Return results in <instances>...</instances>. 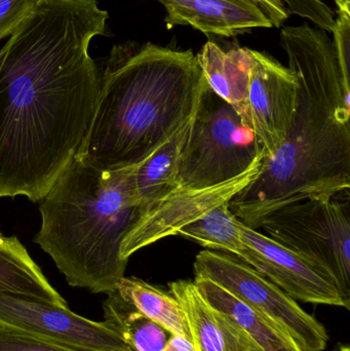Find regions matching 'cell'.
Listing matches in <instances>:
<instances>
[{"label": "cell", "instance_id": "1", "mask_svg": "<svg viewBox=\"0 0 350 351\" xmlns=\"http://www.w3.org/2000/svg\"><path fill=\"white\" fill-rule=\"evenodd\" d=\"M97 0H38L0 49V198L40 202L74 160L94 117L106 33Z\"/></svg>", "mask_w": 350, "mask_h": 351}, {"label": "cell", "instance_id": "2", "mask_svg": "<svg viewBox=\"0 0 350 351\" xmlns=\"http://www.w3.org/2000/svg\"><path fill=\"white\" fill-rule=\"evenodd\" d=\"M207 86L191 49L151 43L114 45L74 158L106 172L139 166L190 121Z\"/></svg>", "mask_w": 350, "mask_h": 351}, {"label": "cell", "instance_id": "3", "mask_svg": "<svg viewBox=\"0 0 350 351\" xmlns=\"http://www.w3.org/2000/svg\"><path fill=\"white\" fill-rule=\"evenodd\" d=\"M138 166L99 171L74 158L40 200L34 237L68 284L109 294L125 278L121 245L141 216L134 174Z\"/></svg>", "mask_w": 350, "mask_h": 351}, {"label": "cell", "instance_id": "4", "mask_svg": "<svg viewBox=\"0 0 350 351\" xmlns=\"http://www.w3.org/2000/svg\"><path fill=\"white\" fill-rule=\"evenodd\" d=\"M349 187L350 119L299 90L287 140L263 158L256 179L230 200L229 208L242 224L258 230L267 216L284 206L349 194Z\"/></svg>", "mask_w": 350, "mask_h": 351}, {"label": "cell", "instance_id": "5", "mask_svg": "<svg viewBox=\"0 0 350 351\" xmlns=\"http://www.w3.org/2000/svg\"><path fill=\"white\" fill-rule=\"evenodd\" d=\"M263 154L264 147L254 132L207 86L181 154L179 188L197 189L229 181Z\"/></svg>", "mask_w": 350, "mask_h": 351}, {"label": "cell", "instance_id": "6", "mask_svg": "<svg viewBox=\"0 0 350 351\" xmlns=\"http://www.w3.org/2000/svg\"><path fill=\"white\" fill-rule=\"evenodd\" d=\"M258 229L334 280L350 299V222L335 197L318 196L271 213Z\"/></svg>", "mask_w": 350, "mask_h": 351}, {"label": "cell", "instance_id": "7", "mask_svg": "<svg viewBox=\"0 0 350 351\" xmlns=\"http://www.w3.org/2000/svg\"><path fill=\"white\" fill-rule=\"evenodd\" d=\"M195 276L208 278L232 296L277 324L306 351H324L326 328L291 296L240 258L225 252L203 250L197 254Z\"/></svg>", "mask_w": 350, "mask_h": 351}, {"label": "cell", "instance_id": "8", "mask_svg": "<svg viewBox=\"0 0 350 351\" xmlns=\"http://www.w3.org/2000/svg\"><path fill=\"white\" fill-rule=\"evenodd\" d=\"M0 326L74 351H133L105 322L14 293L0 292Z\"/></svg>", "mask_w": 350, "mask_h": 351}, {"label": "cell", "instance_id": "9", "mask_svg": "<svg viewBox=\"0 0 350 351\" xmlns=\"http://www.w3.org/2000/svg\"><path fill=\"white\" fill-rule=\"evenodd\" d=\"M265 156L261 154L246 172L229 181L197 189L178 188L148 206L125 237L121 245V258L129 261V257L139 250L164 237L178 234L181 228L205 213L221 204H229L236 194L256 179Z\"/></svg>", "mask_w": 350, "mask_h": 351}, {"label": "cell", "instance_id": "10", "mask_svg": "<svg viewBox=\"0 0 350 351\" xmlns=\"http://www.w3.org/2000/svg\"><path fill=\"white\" fill-rule=\"evenodd\" d=\"M245 249L240 259L252 266L294 300L349 309L334 280L294 252L240 223Z\"/></svg>", "mask_w": 350, "mask_h": 351}, {"label": "cell", "instance_id": "11", "mask_svg": "<svg viewBox=\"0 0 350 351\" xmlns=\"http://www.w3.org/2000/svg\"><path fill=\"white\" fill-rule=\"evenodd\" d=\"M249 84L251 129L271 156L289 136L298 106L299 84L289 67L254 51Z\"/></svg>", "mask_w": 350, "mask_h": 351}, {"label": "cell", "instance_id": "12", "mask_svg": "<svg viewBox=\"0 0 350 351\" xmlns=\"http://www.w3.org/2000/svg\"><path fill=\"white\" fill-rule=\"evenodd\" d=\"M166 8V28L191 26L205 35L234 37L273 23L253 0H158Z\"/></svg>", "mask_w": 350, "mask_h": 351}, {"label": "cell", "instance_id": "13", "mask_svg": "<svg viewBox=\"0 0 350 351\" xmlns=\"http://www.w3.org/2000/svg\"><path fill=\"white\" fill-rule=\"evenodd\" d=\"M168 287L182 307L195 351H263L242 328L205 301L195 282L177 280Z\"/></svg>", "mask_w": 350, "mask_h": 351}, {"label": "cell", "instance_id": "14", "mask_svg": "<svg viewBox=\"0 0 350 351\" xmlns=\"http://www.w3.org/2000/svg\"><path fill=\"white\" fill-rule=\"evenodd\" d=\"M197 58L208 86L227 102L251 129L249 84L254 64L253 49L236 47L224 51L215 43L208 41Z\"/></svg>", "mask_w": 350, "mask_h": 351}, {"label": "cell", "instance_id": "15", "mask_svg": "<svg viewBox=\"0 0 350 351\" xmlns=\"http://www.w3.org/2000/svg\"><path fill=\"white\" fill-rule=\"evenodd\" d=\"M195 284L210 305L242 328L263 351H306L288 332L215 282L195 276Z\"/></svg>", "mask_w": 350, "mask_h": 351}, {"label": "cell", "instance_id": "16", "mask_svg": "<svg viewBox=\"0 0 350 351\" xmlns=\"http://www.w3.org/2000/svg\"><path fill=\"white\" fill-rule=\"evenodd\" d=\"M0 292L24 295L67 308L63 297L53 288L42 270L16 237L0 231Z\"/></svg>", "mask_w": 350, "mask_h": 351}, {"label": "cell", "instance_id": "17", "mask_svg": "<svg viewBox=\"0 0 350 351\" xmlns=\"http://www.w3.org/2000/svg\"><path fill=\"white\" fill-rule=\"evenodd\" d=\"M191 121L192 117L164 145L136 169L134 185L142 212L178 189L181 154Z\"/></svg>", "mask_w": 350, "mask_h": 351}, {"label": "cell", "instance_id": "18", "mask_svg": "<svg viewBox=\"0 0 350 351\" xmlns=\"http://www.w3.org/2000/svg\"><path fill=\"white\" fill-rule=\"evenodd\" d=\"M104 322L133 351H162L173 334L121 298L115 290L103 303Z\"/></svg>", "mask_w": 350, "mask_h": 351}, {"label": "cell", "instance_id": "19", "mask_svg": "<svg viewBox=\"0 0 350 351\" xmlns=\"http://www.w3.org/2000/svg\"><path fill=\"white\" fill-rule=\"evenodd\" d=\"M116 291L123 300L173 335L182 336L191 341L186 317L172 293L152 286L141 278L125 276L117 285Z\"/></svg>", "mask_w": 350, "mask_h": 351}, {"label": "cell", "instance_id": "20", "mask_svg": "<svg viewBox=\"0 0 350 351\" xmlns=\"http://www.w3.org/2000/svg\"><path fill=\"white\" fill-rule=\"evenodd\" d=\"M240 223L227 202L183 227L177 235L192 239L205 249L225 252L240 258L245 245Z\"/></svg>", "mask_w": 350, "mask_h": 351}, {"label": "cell", "instance_id": "21", "mask_svg": "<svg viewBox=\"0 0 350 351\" xmlns=\"http://www.w3.org/2000/svg\"><path fill=\"white\" fill-rule=\"evenodd\" d=\"M290 14L308 19L318 28L333 32L335 16L333 10L322 0H281Z\"/></svg>", "mask_w": 350, "mask_h": 351}, {"label": "cell", "instance_id": "22", "mask_svg": "<svg viewBox=\"0 0 350 351\" xmlns=\"http://www.w3.org/2000/svg\"><path fill=\"white\" fill-rule=\"evenodd\" d=\"M0 351H74L0 326Z\"/></svg>", "mask_w": 350, "mask_h": 351}, {"label": "cell", "instance_id": "23", "mask_svg": "<svg viewBox=\"0 0 350 351\" xmlns=\"http://www.w3.org/2000/svg\"><path fill=\"white\" fill-rule=\"evenodd\" d=\"M37 2L38 0H0V40L16 30Z\"/></svg>", "mask_w": 350, "mask_h": 351}, {"label": "cell", "instance_id": "24", "mask_svg": "<svg viewBox=\"0 0 350 351\" xmlns=\"http://www.w3.org/2000/svg\"><path fill=\"white\" fill-rule=\"evenodd\" d=\"M268 16L273 27H281L289 18L290 14L281 0H253Z\"/></svg>", "mask_w": 350, "mask_h": 351}, {"label": "cell", "instance_id": "25", "mask_svg": "<svg viewBox=\"0 0 350 351\" xmlns=\"http://www.w3.org/2000/svg\"><path fill=\"white\" fill-rule=\"evenodd\" d=\"M162 351H195V348L187 338L173 335Z\"/></svg>", "mask_w": 350, "mask_h": 351}, {"label": "cell", "instance_id": "26", "mask_svg": "<svg viewBox=\"0 0 350 351\" xmlns=\"http://www.w3.org/2000/svg\"><path fill=\"white\" fill-rule=\"evenodd\" d=\"M336 351H350L349 346H339L338 350H336Z\"/></svg>", "mask_w": 350, "mask_h": 351}]
</instances>
